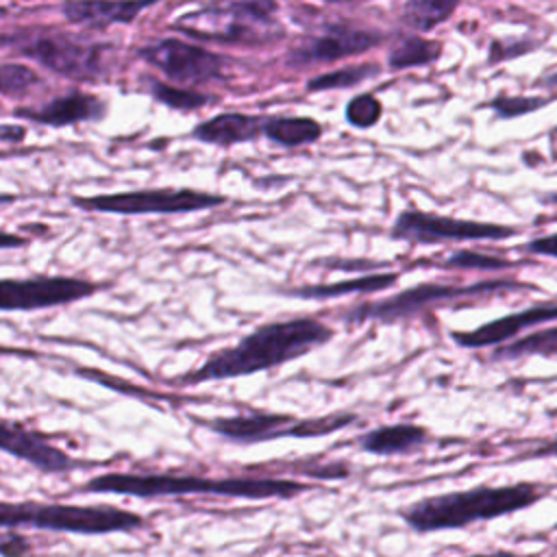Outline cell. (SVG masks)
<instances>
[{"label":"cell","instance_id":"cell-20","mask_svg":"<svg viewBox=\"0 0 557 557\" xmlns=\"http://www.w3.org/2000/svg\"><path fill=\"white\" fill-rule=\"evenodd\" d=\"M398 272H379V274H361L355 278H344L335 283H320V285H302L285 289V296L305 298V300H329L348 294H376L389 289L398 283Z\"/></svg>","mask_w":557,"mask_h":557},{"label":"cell","instance_id":"cell-10","mask_svg":"<svg viewBox=\"0 0 557 557\" xmlns=\"http://www.w3.org/2000/svg\"><path fill=\"white\" fill-rule=\"evenodd\" d=\"M137 54L148 65L159 67L168 78L187 85H205L220 81L224 78L226 70L224 57L176 37H165L148 46H141Z\"/></svg>","mask_w":557,"mask_h":557},{"label":"cell","instance_id":"cell-34","mask_svg":"<svg viewBox=\"0 0 557 557\" xmlns=\"http://www.w3.org/2000/svg\"><path fill=\"white\" fill-rule=\"evenodd\" d=\"M518 250L524 252V255H533V257H550V259H557V233H548V235L533 237V239L520 244Z\"/></svg>","mask_w":557,"mask_h":557},{"label":"cell","instance_id":"cell-14","mask_svg":"<svg viewBox=\"0 0 557 557\" xmlns=\"http://www.w3.org/2000/svg\"><path fill=\"white\" fill-rule=\"evenodd\" d=\"M0 450L48 474L70 472L83 466L61 448L50 444L44 435L7 420H0Z\"/></svg>","mask_w":557,"mask_h":557},{"label":"cell","instance_id":"cell-8","mask_svg":"<svg viewBox=\"0 0 557 557\" xmlns=\"http://www.w3.org/2000/svg\"><path fill=\"white\" fill-rule=\"evenodd\" d=\"M520 235L516 224L463 220L420 209H405L396 215L389 237L416 246H433L444 242H503Z\"/></svg>","mask_w":557,"mask_h":557},{"label":"cell","instance_id":"cell-23","mask_svg":"<svg viewBox=\"0 0 557 557\" xmlns=\"http://www.w3.org/2000/svg\"><path fill=\"white\" fill-rule=\"evenodd\" d=\"M457 7L459 2L450 0H409L400 7V22L416 30V35H422L444 24Z\"/></svg>","mask_w":557,"mask_h":557},{"label":"cell","instance_id":"cell-15","mask_svg":"<svg viewBox=\"0 0 557 557\" xmlns=\"http://www.w3.org/2000/svg\"><path fill=\"white\" fill-rule=\"evenodd\" d=\"M13 115L46 126H72L78 122H100L107 115V102L94 94L70 91L39 104L37 109H15Z\"/></svg>","mask_w":557,"mask_h":557},{"label":"cell","instance_id":"cell-19","mask_svg":"<svg viewBox=\"0 0 557 557\" xmlns=\"http://www.w3.org/2000/svg\"><path fill=\"white\" fill-rule=\"evenodd\" d=\"M154 2H65L63 15L72 24L107 28L111 24H131L144 9Z\"/></svg>","mask_w":557,"mask_h":557},{"label":"cell","instance_id":"cell-40","mask_svg":"<svg viewBox=\"0 0 557 557\" xmlns=\"http://www.w3.org/2000/svg\"><path fill=\"white\" fill-rule=\"evenodd\" d=\"M544 205H557V191H550V194H544L542 198H540Z\"/></svg>","mask_w":557,"mask_h":557},{"label":"cell","instance_id":"cell-28","mask_svg":"<svg viewBox=\"0 0 557 557\" xmlns=\"http://www.w3.org/2000/svg\"><path fill=\"white\" fill-rule=\"evenodd\" d=\"M522 261H511L507 257H494V255H485V252H476V250H457L453 255H448L444 261H437L435 265L440 268H457V270H487V272H496V270H507V268H516Z\"/></svg>","mask_w":557,"mask_h":557},{"label":"cell","instance_id":"cell-38","mask_svg":"<svg viewBox=\"0 0 557 557\" xmlns=\"http://www.w3.org/2000/svg\"><path fill=\"white\" fill-rule=\"evenodd\" d=\"M535 85H540V87H544V89H553V91H557V67H555V70H550L548 74L540 76V78L535 81Z\"/></svg>","mask_w":557,"mask_h":557},{"label":"cell","instance_id":"cell-24","mask_svg":"<svg viewBox=\"0 0 557 557\" xmlns=\"http://www.w3.org/2000/svg\"><path fill=\"white\" fill-rule=\"evenodd\" d=\"M553 357L557 355V326H546L540 331H531L509 344H503L500 348H494L490 359L492 361H509V359H522V357Z\"/></svg>","mask_w":557,"mask_h":557},{"label":"cell","instance_id":"cell-33","mask_svg":"<svg viewBox=\"0 0 557 557\" xmlns=\"http://www.w3.org/2000/svg\"><path fill=\"white\" fill-rule=\"evenodd\" d=\"M33 544L17 531H0V557H28Z\"/></svg>","mask_w":557,"mask_h":557},{"label":"cell","instance_id":"cell-13","mask_svg":"<svg viewBox=\"0 0 557 557\" xmlns=\"http://www.w3.org/2000/svg\"><path fill=\"white\" fill-rule=\"evenodd\" d=\"M548 322H557V302H537L527 309L494 318L472 331H450V339L459 348H468V350L494 348V346L509 344L520 333Z\"/></svg>","mask_w":557,"mask_h":557},{"label":"cell","instance_id":"cell-3","mask_svg":"<svg viewBox=\"0 0 557 557\" xmlns=\"http://www.w3.org/2000/svg\"><path fill=\"white\" fill-rule=\"evenodd\" d=\"M311 485L276 476H198L168 472H102L83 485V492L124 494L135 498H163L187 494H211L226 498H296Z\"/></svg>","mask_w":557,"mask_h":557},{"label":"cell","instance_id":"cell-1","mask_svg":"<svg viewBox=\"0 0 557 557\" xmlns=\"http://www.w3.org/2000/svg\"><path fill=\"white\" fill-rule=\"evenodd\" d=\"M335 331L315 318H292L257 326L237 344L211 352L185 383L224 381L283 366L329 344Z\"/></svg>","mask_w":557,"mask_h":557},{"label":"cell","instance_id":"cell-36","mask_svg":"<svg viewBox=\"0 0 557 557\" xmlns=\"http://www.w3.org/2000/svg\"><path fill=\"white\" fill-rule=\"evenodd\" d=\"M24 135L26 128L20 124H0V141H20Z\"/></svg>","mask_w":557,"mask_h":557},{"label":"cell","instance_id":"cell-31","mask_svg":"<svg viewBox=\"0 0 557 557\" xmlns=\"http://www.w3.org/2000/svg\"><path fill=\"white\" fill-rule=\"evenodd\" d=\"M39 83L35 70L20 63H0V94L2 96H24Z\"/></svg>","mask_w":557,"mask_h":557},{"label":"cell","instance_id":"cell-27","mask_svg":"<svg viewBox=\"0 0 557 557\" xmlns=\"http://www.w3.org/2000/svg\"><path fill=\"white\" fill-rule=\"evenodd\" d=\"M553 102V96H496L485 102L496 120H513L533 111H540Z\"/></svg>","mask_w":557,"mask_h":557},{"label":"cell","instance_id":"cell-22","mask_svg":"<svg viewBox=\"0 0 557 557\" xmlns=\"http://www.w3.org/2000/svg\"><path fill=\"white\" fill-rule=\"evenodd\" d=\"M322 133H324L322 124L307 115H276V117H268L263 126V135L283 148H298L305 144H313L322 137Z\"/></svg>","mask_w":557,"mask_h":557},{"label":"cell","instance_id":"cell-39","mask_svg":"<svg viewBox=\"0 0 557 557\" xmlns=\"http://www.w3.org/2000/svg\"><path fill=\"white\" fill-rule=\"evenodd\" d=\"M466 557H531V555H518L511 550H492V553H476V555H466Z\"/></svg>","mask_w":557,"mask_h":557},{"label":"cell","instance_id":"cell-25","mask_svg":"<svg viewBox=\"0 0 557 557\" xmlns=\"http://www.w3.org/2000/svg\"><path fill=\"white\" fill-rule=\"evenodd\" d=\"M381 74V65L370 61V63H357V65H346L339 70H331L324 74H318L307 81V91H331V89H348L357 87L370 78H376Z\"/></svg>","mask_w":557,"mask_h":557},{"label":"cell","instance_id":"cell-11","mask_svg":"<svg viewBox=\"0 0 557 557\" xmlns=\"http://www.w3.org/2000/svg\"><path fill=\"white\" fill-rule=\"evenodd\" d=\"M96 283L78 276L0 278V311H37L89 298Z\"/></svg>","mask_w":557,"mask_h":557},{"label":"cell","instance_id":"cell-17","mask_svg":"<svg viewBox=\"0 0 557 557\" xmlns=\"http://www.w3.org/2000/svg\"><path fill=\"white\" fill-rule=\"evenodd\" d=\"M263 115H248V113H218L209 117L207 122H200L194 126L191 137L202 144H213V146H235V144H246L263 135L265 126Z\"/></svg>","mask_w":557,"mask_h":557},{"label":"cell","instance_id":"cell-42","mask_svg":"<svg viewBox=\"0 0 557 557\" xmlns=\"http://www.w3.org/2000/svg\"><path fill=\"white\" fill-rule=\"evenodd\" d=\"M553 531H557V522H555V524H553Z\"/></svg>","mask_w":557,"mask_h":557},{"label":"cell","instance_id":"cell-6","mask_svg":"<svg viewBox=\"0 0 557 557\" xmlns=\"http://www.w3.org/2000/svg\"><path fill=\"white\" fill-rule=\"evenodd\" d=\"M278 9L274 2H233L224 7H207L196 13L181 15L174 28L194 39L218 41L228 46H261L278 35L272 13Z\"/></svg>","mask_w":557,"mask_h":557},{"label":"cell","instance_id":"cell-29","mask_svg":"<svg viewBox=\"0 0 557 557\" xmlns=\"http://www.w3.org/2000/svg\"><path fill=\"white\" fill-rule=\"evenodd\" d=\"M357 420L355 413L342 411V413H329L320 418H298L289 431V437H322L329 433H335Z\"/></svg>","mask_w":557,"mask_h":557},{"label":"cell","instance_id":"cell-18","mask_svg":"<svg viewBox=\"0 0 557 557\" xmlns=\"http://www.w3.org/2000/svg\"><path fill=\"white\" fill-rule=\"evenodd\" d=\"M429 437L431 435L422 424L396 422V424H383L366 431L363 435H359L357 446L370 455L394 457V455H411L420 450L429 442Z\"/></svg>","mask_w":557,"mask_h":557},{"label":"cell","instance_id":"cell-2","mask_svg":"<svg viewBox=\"0 0 557 557\" xmlns=\"http://www.w3.org/2000/svg\"><path fill=\"white\" fill-rule=\"evenodd\" d=\"M553 485L537 481H516L505 485H474L455 492L431 494L398 509V518L420 535L457 531L476 522L496 520L529 509L544 500Z\"/></svg>","mask_w":557,"mask_h":557},{"label":"cell","instance_id":"cell-32","mask_svg":"<svg viewBox=\"0 0 557 557\" xmlns=\"http://www.w3.org/2000/svg\"><path fill=\"white\" fill-rule=\"evenodd\" d=\"M537 46H540V41L527 39V37H522V39H494V41L490 44L487 63H490V65H496V63H500V61H509V59L529 54V52H533Z\"/></svg>","mask_w":557,"mask_h":557},{"label":"cell","instance_id":"cell-9","mask_svg":"<svg viewBox=\"0 0 557 557\" xmlns=\"http://www.w3.org/2000/svg\"><path fill=\"white\" fill-rule=\"evenodd\" d=\"M226 202L224 196L209 191H198L189 187H154L122 194H100V196H78L72 205L83 211L98 213H120V215H148V213H194L213 209Z\"/></svg>","mask_w":557,"mask_h":557},{"label":"cell","instance_id":"cell-41","mask_svg":"<svg viewBox=\"0 0 557 557\" xmlns=\"http://www.w3.org/2000/svg\"><path fill=\"white\" fill-rule=\"evenodd\" d=\"M15 202V196H9V194H0V205H11Z\"/></svg>","mask_w":557,"mask_h":557},{"label":"cell","instance_id":"cell-35","mask_svg":"<svg viewBox=\"0 0 557 557\" xmlns=\"http://www.w3.org/2000/svg\"><path fill=\"white\" fill-rule=\"evenodd\" d=\"M544 457H557V437L553 440H546L542 444H537L535 448L531 450H524V453H518L509 459V463H516V461H527V459H544Z\"/></svg>","mask_w":557,"mask_h":557},{"label":"cell","instance_id":"cell-16","mask_svg":"<svg viewBox=\"0 0 557 557\" xmlns=\"http://www.w3.org/2000/svg\"><path fill=\"white\" fill-rule=\"evenodd\" d=\"M298 418L287 413H265L252 411L248 416H231V418H215L207 426L222 435L224 440L237 444H259L268 440L289 437V431Z\"/></svg>","mask_w":557,"mask_h":557},{"label":"cell","instance_id":"cell-21","mask_svg":"<svg viewBox=\"0 0 557 557\" xmlns=\"http://www.w3.org/2000/svg\"><path fill=\"white\" fill-rule=\"evenodd\" d=\"M444 44L437 39H429L416 33L400 35L396 44L387 52V67L392 72L409 70V67H424L440 59Z\"/></svg>","mask_w":557,"mask_h":557},{"label":"cell","instance_id":"cell-30","mask_svg":"<svg viewBox=\"0 0 557 557\" xmlns=\"http://www.w3.org/2000/svg\"><path fill=\"white\" fill-rule=\"evenodd\" d=\"M344 115L355 128H372L383 115V104L374 94H357L348 100Z\"/></svg>","mask_w":557,"mask_h":557},{"label":"cell","instance_id":"cell-12","mask_svg":"<svg viewBox=\"0 0 557 557\" xmlns=\"http://www.w3.org/2000/svg\"><path fill=\"white\" fill-rule=\"evenodd\" d=\"M385 41V33L376 28H363L352 24H331L322 33L305 39L300 46H296L287 63L294 67L305 65H318V63H333L346 57L361 54L366 50H372Z\"/></svg>","mask_w":557,"mask_h":557},{"label":"cell","instance_id":"cell-7","mask_svg":"<svg viewBox=\"0 0 557 557\" xmlns=\"http://www.w3.org/2000/svg\"><path fill=\"white\" fill-rule=\"evenodd\" d=\"M0 48L28 57L46 70L74 81H94L104 72V50L96 41L59 30H24L0 35Z\"/></svg>","mask_w":557,"mask_h":557},{"label":"cell","instance_id":"cell-5","mask_svg":"<svg viewBox=\"0 0 557 557\" xmlns=\"http://www.w3.org/2000/svg\"><path fill=\"white\" fill-rule=\"evenodd\" d=\"M531 289V285H524L516 278H487L476 281L468 285L459 283H418L411 285L394 296L379 298V300H366L355 307H348L342 311V320L346 324H363V322H403L413 315H418L424 309L440 307L455 300H470V298H487L496 296L500 292H520Z\"/></svg>","mask_w":557,"mask_h":557},{"label":"cell","instance_id":"cell-4","mask_svg":"<svg viewBox=\"0 0 557 557\" xmlns=\"http://www.w3.org/2000/svg\"><path fill=\"white\" fill-rule=\"evenodd\" d=\"M146 527V520L128 509L113 505H72V503H7L0 500V529H37L76 535L131 533Z\"/></svg>","mask_w":557,"mask_h":557},{"label":"cell","instance_id":"cell-26","mask_svg":"<svg viewBox=\"0 0 557 557\" xmlns=\"http://www.w3.org/2000/svg\"><path fill=\"white\" fill-rule=\"evenodd\" d=\"M148 85H150L148 91L154 100H159L161 104L176 109V111H196L213 100L211 96H207L202 91H196L189 87H172V85H165L154 78H148Z\"/></svg>","mask_w":557,"mask_h":557},{"label":"cell","instance_id":"cell-37","mask_svg":"<svg viewBox=\"0 0 557 557\" xmlns=\"http://www.w3.org/2000/svg\"><path fill=\"white\" fill-rule=\"evenodd\" d=\"M24 246H26V239H24L22 235L0 231V250H7V248H24Z\"/></svg>","mask_w":557,"mask_h":557}]
</instances>
